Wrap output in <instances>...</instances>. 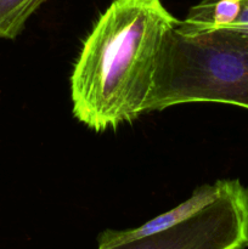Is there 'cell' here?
Returning a JSON list of instances; mask_svg holds the SVG:
<instances>
[{"mask_svg": "<svg viewBox=\"0 0 248 249\" xmlns=\"http://www.w3.org/2000/svg\"><path fill=\"white\" fill-rule=\"evenodd\" d=\"M48 0H0V39L19 36L32 15Z\"/></svg>", "mask_w": 248, "mask_h": 249, "instance_id": "5b68a950", "label": "cell"}, {"mask_svg": "<svg viewBox=\"0 0 248 249\" xmlns=\"http://www.w3.org/2000/svg\"><path fill=\"white\" fill-rule=\"evenodd\" d=\"M242 0H202L192 6L186 18L177 21L175 29L185 36L226 29L237 18Z\"/></svg>", "mask_w": 248, "mask_h": 249, "instance_id": "277c9868", "label": "cell"}, {"mask_svg": "<svg viewBox=\"0 0 248 249\" xmlns=\"http://www.w3.org/2000/svg\"><path fill=\"white\" fill-rule=\"evenodd\" d=\"M226 29H231V31L248 34V0H242L241 11L240 14H238L237 18H236V21Z\"/></svg>", "mask_w": 248, "mask_h": 249, "instance_id": "8992f818", "label": "cell"}, {"mask_svg": "<svg viewBox=\"0 0 248 249\" xmlns=\"http://www.w3.org/2000/svg\"><path fill=\"white\" fill-rule=\"evenodd\" d=\"M177 21L160 0H113L73 68V116L101 133L145 113L163 40Z\"/></svg>", "mask_w": 248, "mask_h": 249, "instance_id": "6da1fadb", "label": "cell"}, {"mask_svg": "<svg viewBox=\"0 0 248 249\" xmlns=\"http://www.w3.org/2000/svg\"><path fill=\"white\" fill-rule=\"evenodd\" d=\"M197 102L248 108V34L216 29L165 34L145 113Z\"/></svg>", "mask_w": 248, "mask_h": 249, "instance_id": "7a4b0ae2", "label": "cell"}, {"mask_svg": "<svg viewBox=\"0 0 248 249\" xmlns=\"http://www.w3.org/2000/svg\"><path fill=\"white\" fill-rule=\"evenodd\" d=\"M100 249H242L248 247V189L240 180L197 187L175 208L128 230L97 236Z\"/></svg>", "mask_w": 248, "mask_h": 249, "instance_id": "3957f363", "label": "cell"}]
</instances>
